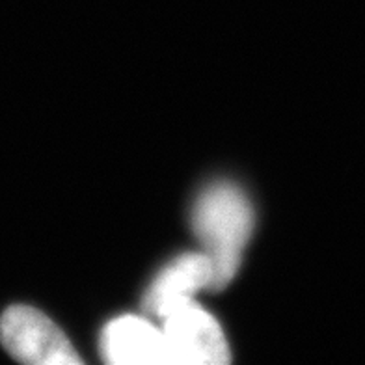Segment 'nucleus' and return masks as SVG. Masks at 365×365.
I'll return each mask as SVG.
<instances>
[{
  "label": "nucleus",
  "instance_id": "nucleus-5",
  "mask_svg": "<svg viewBox=\"0 0 365 365\" xmlns=\"http://www.w3.org/2000/svg\"><path fill=\"white\" fill-rule=\"evenodd\" d=\"M215 287V269L205 252L179 255L164 267L144 297L148 312L166 317L173 309L192 300L200 289Z\"/></svg>",
  "mask_w": 365,
  "mask_h": 365
},
{
  "label": "nucleus",
  "instance_id": "nucleus-1",
  "mask_svg": "<svg viewBox=\"0 0 365 365\" xmlns=\"http://www.w3.org/2000/svg\"><path fill=\"white\" fill-rule=\"evenodd\" d=\"M254 222L250 200L233 182H215L200 194L192 211V226L215 269L212 289H222L237 274Z\"/></svg>",
  "mask_w": 365,
  "mask_h": 365
},
{
  "label": "nucleus",
  "instance_id": "nucleus-2",
  "mask_svg": "<svg viewBox=\"0 0 365 365\" xmlns=\"http://www.w3.org/2000/svg\"><path fill=\"white\" fill-rule=\"evenodd\" d=\"M0 341L15 360L32 365H77L81 356L47 315L29 306H11L0 319Z\"/></svg>",
  "mask_w": 365,
  "mask_h": 365
},
{
  "label": "nucleus",
  "instance_id": "nucleus-3",
  "mask_svg": "<svg viewBox=\"0 0 365 365\" xmlns=\"http://www.w3.org/2000/svg\"><path fill=\"white\" fill-rule=\"evenodd\" d=\"M163 331L172 365H224L230 361V346L220 324L194 300L168 313Z\"/></svg>",
  "mask_w": 365,
  "mask_h": 365
},
{
  "label": "nucleus",
  "instance_id": "nucleus-4",
  "mask_svg": "<svg viewBox=\"0 0 365 365\" xmlns=\"http://www.w3.org/2000/svg\"><path fill=\"white\" fill-rule=\"evenodd\" d=\"M103 360L112 365H172L163 328L136 315L110 321L99 339Z\"/></svg>",
  "mask_w": 365,
  "mask_h": 365
}]
</instances>
